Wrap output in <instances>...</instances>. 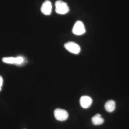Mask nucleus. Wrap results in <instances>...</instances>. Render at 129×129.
Masks as SVG:
<instances>
[{
	"mask_svg": "<svg viewBox=\"0 0 129 129\" xmlns=\"http://www.w3.org/2000/svg\"><path fill=\"white\" fill-rule=\"evenodd\" d=\"M105 109L109 112H112L115 108V102L113 100H109L105 104Z\"/></svg>",
	"mask_w": 129,
	"mask_h": 129,
	"instance_id": "nucleus-7",
	"label": "nucleus"
},
{
	"mask_svg": "<svg viewBox=\"0 0 129 129\" xmlns=\"http://www.w3.org/2000/svg\"><path fill=\"white\" fill-rule=\"evenodd\" d=\"M92 123L95 125H99L102 124L104 122V120L101 117V115L97 114L92 117L91 118Z\"/></svg>",
	"mask_w": 129,
	"mask_h": 129,
	"instance_id": "nucleus-8",
	"label": "nucleus"
},
{
	"mask_svg": "<svg viewBox=\"0 0 129 129\" xmlns=\"http://www.w3.org/2000/svg\"><path fill=\"white\" fill-rule=\"evenodd\" d=\"M16 58V63L17 64H22L24 60L23 58L21 56H18Z\"/></svg>",
	"mask_w": 129,
	"mask_h": 129,
	"instance_id": "nucleus-10",
	"label": "nucleus"
},
{
	"mask_svg": "<svg viewBox=\"0 0 129 129\" xmlns=\"http://www.w3.org/2000/svg\"><path fill=\"white\" fill-rule=\"evenodd\" d=\"M64 47L69 52L73 54H78L81 51L79 45L73 42H69L65 43L64 45Z\"/></svg>",
	"mask_w": 129,
	"mask_h": 129,
	"instance_id": "nucleus-2",
	"label": "nucleus"
},
{
	"mask_svg": "<svg viewBox=\"0 0 129 129\" xmlns=\"http://www.w3.org/2000/svg\"><path fill=\"white\" fill-rule=\"evenodd\" d=\"M55 118L57 120L63 121L67 120L69 117L68 112L64 109L57 108L54 111Z\"/></svg>",
	"mask_w": 129,
	"mask_h": 129,
	"instance_id": "nucleus-4",
	"label": "nucleus"
},
{
	"mask_svg": "<svg viewBox=\"0 0 129 129\" xmlns=\"http://www.w3.org/2000/svg\"><path fill=\"white\" fill-rule=\"evenodd\" d=\"M86 32L85 27L83 22L81 21H76L72 29L73 34L76 35H81Z\"/></svg>",
	"mask_w": 129,
	"mask_h": 129,
	"instance_id": "nucleus-3",
	"label": "nucleus"
},
{
	"mask_svg": "<svg viewBox=\"0 0 129 129\" xmlns=\"http://www.w3.org/2000/svg\"><path fill=\"white\" fill-rule=\"evenodd\" d=\"M16 58L14 57H3L2 61L3 62L9 64H15Z\"/></svg>",
	"mask_w": 129,
	"mask_h": 129,
	"instance_id": "nucleus-9",
	"label": "nucleus"
},
{
	"mask_svg": "<svg viewBox=\"0 0 129 129\" xmlns=\"http://www.w3.org/2000/svg\"><path fill=\"white\" fill-rule=\"evenodd\" d=\"M92 99L88 96H83L80 98V103L81 106L84 108H88L91 106Z\"/></svg>",
	"mask_w": 129,
	"mask_h": 129,
	"instance_id": "nucleus-6",
	"label": "nucleus"
},
{
	"mask_svg": "<svg viewBox=\"0 0 129 129\" xmlns=\"http://www.w3.org/2000/svg\"><path fill=\"white\" fill-rule=\"evenodd\" d=\"M3 84V79L2 77L0 75V91L2 90V88Z\"/></svg>",
	"mask_w": 129,
	"mask_h": 129,
	"instance_id": "nucleus-11",
	"label": "nucleus"
},
{
	"mask_svg": "<svg viewBox=\"0 0 129 129\" xmlns=\"http://www.w3.org/2000/svg\"><path fill=\"white\" fill-rule=\"evenodd\" d=\"M55 12L57 14H67L69 11V8L66 3L62 1H57L55 2Z\"/></svg>",
	"mask_w": 129,
	"mask_h": 129,
	"instance_id": "nucleus-1",
	"label": "nucleus"
},
{
	"mask_svg": "<svg viewBox=\"0 0 129 129\" xmlns=\"http://www.w3.org/2000/svg\"><path fill=\"white\" fill-rule=\"evenodd\" d=\"M52 5L51 3L48 0H46L43 3L41 8L42 13L46 16L50 15L52 12Z\"/></svg>",
	"mask_w": 129,
	"mask_h": 129,
	"instance_id": "nucleus-5",
	"label": "nucleus"
}]
</instances>
